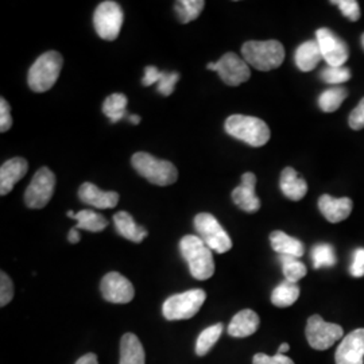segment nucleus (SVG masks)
I'll return each instance as SVG.
<instances>
[{
    "label": "nucleus",
    "instance_id": "nucleus-1",
    "mask_svg": "<svg viewBox=\"0 0 364 364\" xmlns=\"http://www.w3.org/2000/svg\"><path fill=\"white\" fill-rule=\"evenodd\" d=\"M182 258L186 260L196 279L205 281L215 274L212 250L196 235H186L180 242Z\"/></svg>",
    "mask_w": 364,
    "mask_h": 364
},
{
    "label": "nucleus",
    "instance_id": "nucleus-2",
    "mask_svg": "<svg viewBox=\"0 0 364 364\" xmlns=\"http://www.w3.org/2000/svg\"><path fill=\"white\" fill-rule=\"evenodd\" d=\"M243 60L260 72H269L282 65L285 49L278 41H248L242 46Z\"/></svg>",
    "mask_w": 364,
    "mask_h": 364
},
{
    "label": "nucleus",
    "instance_id": "nucleus-3",
    "mask_svg": "<svg viewBox=\"0 0 364 364\" xmlns=\"http://www.w3.org/2000/svg\"><path fill=\"white\" fill-rule=\"evenodd\" d=\"M225 132L252 147H260L269 142L270 129L259 117L232 115L225 120Z\"/></svg>",
    "mask_w": 364,
    "mask_h": 364
},
{
    "label": "nucleus",
    "instance_id": "nucleus-4",
    "mask_svg": "<svg viewBox=\"0 0 364 364\" xmlns=\"http://www.w3.org/2000/svg\"><path fill=\"white\" fill-rule=\"evenodd\" d=\"M63 64L64 58L60 53H43L28 70L27 82L30 90L37 93L49 91L60 77Z\"/></svg>",
    "mask_w": 364,
    "mask_h": 364
},
{
    "label": "nucleus",
    "instance_id": "nucleus-5",
    "mask_svg": "<svg viewBox=\"0 0 364 364\" xmlns=\"http://www.w3.org/2000/svg\"><path fill=\"white\" fill-rule=\"evenodd\" d=\"M131 162L134 169L144 178L158 186H168L178 178V170L171 162L156 159L151 154L136 153L132 156Z\"/></svg>",
    "mask_w": 364,
    "mask_h": 364
},
{
    "label": "nucleus",
    "instance_id": "nucleus-6",
    "mask_svg": "<svg viewBox=\"0 0 364 364\" xmlns=\"http://www.w3.org/2000/svg\"><path fill=\"white\" fill-rule=\"evenodd\" d=\"M205 299L207 294L201 289H193L180 294H174L164 302V317L169 321L189 320L198 313Z\"/></svg>",
    "mask_w": 364,
    "mask_h": 364
},
{
    "label": "nucleus",
    "instance_id": "nucleus-7",
    "mask_svg": "<svg viewBox=\"0 0 364 364\" xmlns=\"http://www.w3.org/2000/svg\"><path fill=\"white\" fill-rule=\"evenodd\" d=\"M195 228L198 237L212 251L224 254L232 248V240L224 231L220 223L210 213H198L195 218Z\"/></svg>",
    "mask_w": 364,
    "mask_h": 364
},
{
    "label": "nucleus",
    "instance_id": "nucleus-8",
    "mask_svg": "<svg viewBox=\"0 0 364 364\" xmlns=\"http://www.w3.org/2000/svg\"><path fill=\"white\" fill-rule=\"evenodd\" d=\"M124 15L117 1H103L93 15V25L97 36L105 41H115L120 34Z\"/></svg>",
    "mask_w": 364,
    "mask_h": 364
},
{
    "label": "nucleus",
    "instance_id": "nucleus-9",
    "mask_svg": "<svg viewBox=\"0 0 364 364\" xmlns=\"http://www.w3.org/2000/svg\"><path fill=\"white\" fill-rule=\"evenodd\" d=\"M343 335H344V329L341 326L326 323L318 314H314L308 320L306 338L309 346L314 350L326 351L332 346H335L336 341L343 338Z\"/></svg>",
    "mask_w": 364,
    "mask_h": 364
},
{
    "label": "nucleus",
    "instance_id": "nucleus-10",
    "mask_svg": "<svg viewBox=\"0 0 364 364\" xmlns=\"http://www.w3.org/2000/svg\"><path fill=\"white\" fill-rule=\"evenodd\" d=\"M55 186V176L49 168H41L34 174L25 192V204L28 208H45L52 200Z\"/></svg>",
    "mask_w": 364,
    "mask_h": 364
},
{
    "label": "nucleus",
    "instance_id": "nucleus-11",
    "mask_svg": "<svg viewBox=\"0 0 364 364\" xmlns=\"http://www.w3.org/2000/svg\"><path fill=\"white\" fill-rule=\"evenodd\" d=\"M207 69L216 72L224 84L230 87H237L248 81L251 76L250 65L235 53L224 54L218 63L208 64Z\"/></svg>",
    "mask_w": 364,
    "mask_h": 364
},
{
    "label": "nucleus",
    "instance_id": "nucleus-12",
    "mask_svg": "<svg viewBox=\"0 0 364 364\" xmlns=\"http://www.w3.org/2000/svg\"><path fill=\"white\" fill-rule=\"evenodd\" d=\"M316 42L318 43L323 60H326L328 66L340 68L347 63L350 55L347 43L329 28H318L316 31Z\"/></svg>",
    "mask_w": 364,
    "mask_h": 364
},
{
    "label": "nucleus",
    "instance_id": "nucleus-13",
    "mask_svg": "<svg viewBox=\"0 0 364 364\" xmlns=\"http://www.w3.org/2000/svg\"><path fill=\"white\" fill-rule=\"evenodd\" d=\"M100 289L105 301L112 304H129L135 296V289L130 281L117 272L105 275Z\"/></svg>",
    "mask_w": 364,
    "mask_h": 364
},
{
    "label": "nucleus",
    "instance_id": "nucleus-14",
    "mask_svg": "<svg viewBox=\"0 0 364 364\" xmlns=\"http://www.w3.org/2000/svg\"><path fill=\"white\" fill-rule=\"evenodd\" d=\"M335 360L336 364H364V328L352 331L341 340Z\"/></svg>",
    "mask_w": 364,
    "mask_h": 364
},
{
    "label": "nucleus",
    "instance_id": "nucleus-15",
    "mask_svg": "<svg viewBox=\"0 0 364 364\" xmlns=\"http://www.w3.org/2000/svg\"><path fill=\"white\" fill-rule=\"evenodd\" d=\"M257 177L254 173H245L242 176V183L236 186L232 192V201L236 207L248 212L255 213L260 208V200L255 195Z\"/></svg>",
    "mask_w": 364,
    "mask_h": 364
},
{
    "label": "nucleus",
    "instance_id": "nucleus-16",
    "mask_svg": "<svg viewBox=\"0 0 364 364\" xmlns=\"http://www.w3.org/2000/svg\"><path fill=\"white\" fill-rule=\"evenodd\" d=\"M28 164L22 156H15L4 162L0 168V195H9L16 182L27 174Z\"/></svg>",
    "mask_w": 364,
    "mask_h": 364
},
{
    "label": "nucleus",
    "instance_id": "nucleus-17",
    "mask_svg": "<svg viewBox=\"0 0 364 364\" xmlns=\"http://www.w3.org/2000/svg\"><path fill=\"white\" fill-rule=\"evenodd\" d=\"M78 197L84 204L97 209L115 208L119 203L117 192H105L91 182H84L80 186Z\"/></svg>",
    "mask_w": 364,
    "mask_h": 364
},
{
    "label": "nucleus",
    "instance_id": "nucleus-18",
    "mask_svg": "<svg viewBox=\"0 0 364 364\" xmlns=\"http://www.w3.org/2000/svg\"><path fill=\"white\" fill-rule=\"evenodd\" d=\"M318 208L329 223H340L351 215L353 204L348 197L335 198L332 196L323 195L318 198Z\"/></svg>",
    "mask_w": 364,
    "mask_h": 364
},
{
    "label": "nucleus",
    "instance_id": "nucleus-19",
    "mask_svg": "<svg viewBox=\"0 0 364 364\" xmlns=\"http://www.w3.org/2000/svg\"><path fill=\"white\" fill-rule=\"evenodd\" d=\"M259 316L251 309L236 313L228 326V335L232 338H248L259 328Z\"/></svg>",
    "mask_w": 364,
    "mask_h": 364
},
{
    "label": "nucleus",
    "instance_id": "nucleus-20",
    "mask_svg": "<svg viewBox=\"0 0 364 364\" xmlns=\"http://www.w3.org/2000/svg\"><path fill=\"white\" fill-rule=\"evenodd\" d=\"M178 80L180 75L177 72H159L156 66H146L142 84L144 87H150L158 82V92L164 96H170Z\"/></svg>",
    "mask_w": 364,
    "mask_h": 364
},
{
    "label": "nucleus",
    "instance_id": "nucleus-21",
    "mask_svg": "<svg viewBox=\"0 0 364 364\" xmlns=\"http://www.w3.org/2000/svg\"><path fill=\"white\" fill-rule=\"evenodd\" d=\"M279 186L282 193L291 201L302 200L308 192V183L304 178H301V176L293 168H285L282 170Z\"/></svg>",
    "mask_w": 364,
    "mask_h": 364
},
{
    "label": "nucleus",
    "instance_id": "nucleus-22",
    "mask_svg": "<svg viewBox=\"0 0 364 364\" xmlns=\"http://www.w3.org/2000/svg\"><path fill=\"white\" fill-rule=\"evenodd\" d=\"M114 224L119 235H122L123 237H126L127 240H131L134 243H141L149 235L147 230L138 225L130 213L124 210L117 212L114 216Z\"/></svg>",
    "mask_w": 364,
    "mask_h": 364
},
{
    "label": "nucleus",
    "instance_id": "nucleus-23",
    "mask_svg": "<svg viewBox=\"0 0 364 364\" xmlns=\"http://www.w3.org/2000/svg\"><path fill=\"white\" fill-rule=\"evenodd\" d=\"M146 353L141 340L134 333H126L120 340V364H144Z\"/></svg>",
    "mask_w": 364,
    "mask_h": 364
},
{
    "label": "nucleus",
    "instance_id": "nucleus-24",
    "mask_svg": "<svg viewBox=\"0 0 364 364\" xmlns=\"http://www.w3.org/2000/svg\"><path fill=\"white\" fill-rule=\"evenodd\" d=\"M270 243H272L274 251L281 255H287V257H293V258L299 259L305 252L304 245L299 242V239L289 236L284 231L272 232Z\"/></svg>",
    "mask_w": 364,
    "mask_h": 364
},
{
    "label": "nucleus",
    "instance_id": "nucleus-25",
    "mask_svg": "<svg viewBox=\"0 0 364 364\" xmlns=\"http://www.w3.org/2000/svg\"><path fill=\"white\" fill-rule=\"evenodd\" d=\"M323 60V54L316 41H306L296 50V65L301 72H311Z\"/></svg>",
    "mask_w": 364,
    "mask_h": 364
},
{
    "label": "nucleus",
    "instance_id": "nucleus-26",
    "mask_svg": "<svg viewBox=\"0 0 364 364\" xmlns=\"http://www.w3.org/2000/svg\"><path fill=\"white\" fill-rule=\"evenodd\" d=\"M73 219L77 221V224L75 227L76 230H85L90 232H100L108 225V221L103 215L90 210V209L80 210L75 215Z\"/></svg>",
    "mask_w": 364,
    "mask_h": 364
},
{
    "label": "nucleus",
    "instance_id": "nucleus-27",
    "mask_svg": "<svg viewBox=\"0 0 364 364\" xmlns=\"http://www.w3.org/2000/svg\"><path fill=\"white\" fill-rule=\"evenodd\" d=\"M299 297V287L297 284H291L284 281L275 287L272 294V302L277 308H287L291 306Z\"/></svg>",
    "mask_w": 364,
    "mask_h": 364
},
{
    "label": "nucleus",
    "instance_id": "nucleus-28",
    "mask_svg": "<svg viewBox=\"0 0 364 364\" xmlns=\"http://www.w3.org/2000/svg\"><path fill=\"white\" fill-rule=\"evenodd\" d=\"M127 97L123 93L109 95L103 103V112L111 123H117L123 117H127Z\"/></svg>",
    "mask_w": 364,
    "mask_h": 364
},
{
    "label": "nucleus",
    "instance_id": "nucleus-29",
    "mask_svg": "<svg viewBox=\"0 0 364 364\" xmlns=\"http://www.w3.org/2000/svg\"><path fill=\"white\" fill-rule=\"evenodd\" d=\"M204 6V0H178L174 3V10L181 23H189L200 16Z\"/></svg>",
    "mask_w": 364,
    "mask_h": 364
},
{
    "label": "nucleus",
    "instance_id": "nucleus-30",
    "mask_svg": "<svg viewBox=\"0 0 364 364\" xmlns=\"http://www.w3.org/2000/svg\"><path fill=\"white\" fill-rule=\"evenodd\" d=\"M224 331V326L221 323H218L215 326H208L207 329H204L201 332V335L197 338L196 343V353L198 356H204L207 355L210 348L218 343V340L220 338L221 333Z\"/></svg>",
    "mask_w": 364,
    "mask_h": 364
},
{
    "label": "nucleus",
    "instance_id": "nucleus-31",
    "mask_svg": "<svg viewBox=\"0 0 364 364\" xmlns=\"http://www.w3.org/2000/svg\"><path fill=\"white\" fill-rule=\"evenodd\" d=\"M347 96H348V91L343 87H335V88L326 90L318 97V107L324 112H335L347 99Z\"/></svg>",
    "mask_w": 364,
    "mask_h": 364
},
{
    "label": "nucleus",
    "instance_id": "nucleus-32",
    "mask_svg": "<svg viewBox=\"0 0 364 364\" xmlns=\"http://www.w3.org/2000/svg\"><path fill=\"white\" fill-rule=\"evenodd\" d=\"M313 267H333L336 264L335 248L328 243H320L312 248Z\"/></svg>",
    "mask_w": 364,
    "mask_h": 364
},
{
    "label": "nucleus",
    "instance_id": "nucleus-33",
    "mask_svg": "<svg viewBox=\"0 0 364 364\" xmlns=\"http://www.w3.org/2000/svg\"><path fill=\"white\" fill-rule=\"evenodd\" d=\"M279 260L282 263V272L287 278V281L291 284H297L299 279H302L306 275V266L299 262L297 258L287 257V255H281Z\"/></svg>",
    "mask_w": 364,
    "mask_h": 364
},
{
    "label": "nucleus",
    "instance_id": "nucleus-34",
    "mask_svg": "<svg viewBox=\"0 0 364 364\" xmlns=\"http://www.w3.org/2000/svg\"><path fill=\"white\" fill-rule=\"evenodd\" d=\"M321 78L328 84L338 85L351 78V70L346 66H340V68L326 66V69L321 72Z\"/></svg>",
    "mask_w": 364,
    "mask_h": 364
},
{
    "label": "nucleus",
    "instance_id": "nucleus-35",
    "mask_svg": "<svg viewBox=\"0 0 364 364\" xmlns=\"http://www.w3.org/2000/svg\"><path fill=\"white\" fill-rule=\"evenodd\" d=\"M333 4H338L340 11L344 14L352 22L359 21L360 18V7L356 0H335Z\"/></svg>",
    "mask_w": 364,
    "mask_h": 364
},
{
    "label": "nucleus",
    "instance_id": "nucleus-36",
    "mask_svg": "<svg viewBox=\"0 0 364 364\" xmlns=\"http://www.w3.org/2000/svg\"><path fill=\"white\" fill-rule=\"evenodd\" d=\"M14 297V284L11 278L1 272L0 273V306H6Z\"/></svg>",
    "mask_w": 364,
    "mask_h": 364
},
{
    "label": "nucleus",
    "instance_id": "nucleus-37",
    "mask_svg": "<svg viewBox=\"0 0 364 364\" xmlns=\"http://www.w3.org/2000/svg\"><path fill=\"white\" fill-rule=\"evenodd\" d=\"M11 126H13L11 108L10 105L1 97L0 99V131L6 132L11 129Z\"/></svg>",
    "mask_w": 364,
    "mask_h": 364
},
{
    "label": "nucleus",
    "instance_id": "nucleus-38",
    "mask_svg": "<svg viewBox=\"0 0 364 364\" xmlns=\"http://www.w3.org/2000/svg\"><path fill=\"white\" fill-rule=\"evenodd\" d=\"M350 127L352 130H362L364 129V97L360 103L353 109L350 115Z\"/></svg>",
    "mask_w": 364,
    "mask_h": 364
},
{
    "label": "nucleus",
    "instance_id": "nucleus-39",
    "mask_svg": "<svg viewBox=\"0 0 364 364\" xmlns=\"http://www.w3.org/2000/svg\"><path fill=\"white\" fill-rule=\"evenodd\" d=\"M351 274L356 278L364 275V248H358L353 251V260L351 264Z\"/></svg>",
    "mask_w": 364,
    "mask_h": 364
},
{
    "label": "nucleus",
    "instance_id": "nucleus-40",
    "mask_svg": "<svg viewBox=\"0 0 364 364\" xmlns=\"http://www.w3.org/2000/svg\"><path fill=\"white\" fill-rule=\"evenodd\" d=\"M270 364H294V362L287 356V355H281V353H275L272 356V362Z\"/></svg>",
    "mask_w": 364,
    "mask_h": 364
},
{
    "label": "nucleus",
    "instance_id": "nucleus-41",
    "mask_svg": "<svg viewBox=\"0 0 364 364\" xmlns=\"http://www.w3.org/2000/svg\"><path fill=\"white\" fill-rule=\"evenodd\" d=\"M75 364H99V360H97V356L91 352L81 356Z\"/></svg>",
    "mask_w": 364,
    "mask_h": 364
},
{
    "label": "nucleus",
    "instance_id": "nucleus-42",
    "mask_svg": "<svg viewBox=\"0 0 364 364\" xmlns=\"http://www.w3.org/2000/svg\"><path fill=\"white\" fill-rule=\"evenodd\" d=\"M270 362H272V356H269L266 353H257L252 359L254 364H270Z\"/></svg>",
    "mask_w": 364,
    "mask_h": 364
},
{
    "label": "nucleus",
    "instance_id": "nucleus-43",
    "mask_svg": "<svg viewBox=\"0 0 364 364\" xmlns=\"http://www.w3.org/2000/svg\"><path fill=\"white\" fill-rule=\"evenodd\" d=\"M68 239H69V242H70L72 245H76V243L80 242V234H78L77 230H76V228H72V230L69 231Z\"/></svg>",
    "mask_w": 364,
    "mask_h": 364
},
{
    "label": "nucleus",
    "instance_id": "nucleus-44",
    "mask_svg": "<svg viewBox=\"0 0 364 364\" xmlns=\"http://www.w3.org/2000/svg\"><path fill=\"white\" fill-rule=\"evenodd\" d=\"M290 350V346L287 344V343H284L281 347H279V350H278V352L277 353H281V355H285L287 351Z\"/></svg>",
    "mask_w": 364,
    "mask_h": 364
},
{
    "label": "nucleus",
    "instance_id": "nucleus-45",
    "mask_svg": "<svg viewBox=\"0 0 364 364\" xmlns=\"http://www.w3.org/2000/svg\"><path fill=\"white\" fill-rule=\"evenodd\" d=\"M129 120H130L132 124H138L141 122V117H138V115H130Z\"/></svg>",
    "mask_w": 364,
    "mask_h": 364
},
{
    "label": "nucleus",
    "instance_id": "nucleus-46",
    "mask_svg": "<svg viewBox=\"0 0 364 364\" xmlns=\"http://www.w3.org/2000/svg\"><path fill=\"white\" fill-rule=\"evenodd\" d=\"M362 45H363V49H364V34L362 36Z\"/></svg>",
    "mask_w": 364,
    "mask_h": 364
}]
</instances>
